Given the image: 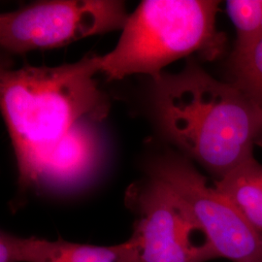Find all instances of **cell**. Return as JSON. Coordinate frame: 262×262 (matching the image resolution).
<instances>
[{
  "mask_svg": "<svg viewBox=\"0 0 262 262\" xmlns=\"http://www.w3.org/2000/svg\"><path fill=\"white\" fill-rule=\"evenodd\" d=\"M225 6L236 31L230 56H237L262 38V0H228Z\"/></svg>",
  "mask_w": 262,
  "mask_h": 262,
  "instance_id": "30bf717a",
  "label": "cell"
},
{
  "mask_svg": "<svg viewBox=\"0 0 262 262\" xmlns=\"http://www.w3.org/2000/svg\"><path fill=\"white\" fill-rule=\"evenodd\" d=\"M150 177L167 185L185 204L215 258L262 262V233L225 194L207 183L192 161L168 152L152 161Z\"/></svg>",
  "mask_w": 262,
  "mask_h": 262,
  "instance_id": "277c9868",
  "label": "cell"
},
{
  "mask_svg": "<svg viewBox=\"0 0 262 262\" xmlns=\"http://www.w3.org/2000/svg\"><path fill=\"white\" fill-rule=\"evenodd\" d=\"M230 82L262 107V38L229 59Z\"/></svg>",
  "mask_w": 262,
  "mask_h": 262,
  "instance_id": "8fae6325",
  "label": "cell"
},
{
  "mask_svg": "<svg viewBox=\"0 0 262 262\" xmlns=\"http://www.w3.org/2000/svg\"><path fill=\"white\" fill-rule=\"evenodd\" d=\"M98 56L56 67L3 69L1 109L19 168V184L35 185L43 163L80 122L102 121L109 101L94 75Z\"/></svg>",
  "mask_w": 262,
  "mask_h": 262,
  "instance_id": "7a4b0ae2",
  "label": "cell"
},
{
  "mask_svg": "<svg viewBox=\"0 0 262 262\" xmlns=\"http://www.w3.org/2000/svg\"><path fill=\"white\" fill-rule=\"evenodd\" d=\"M248 222L262 233V164L255 158L246 161L225 178L214 181Z\"/></svg>",
  "mask_w": 262,
  "mask_h": 262,
  "instance_id": "9c48e42d",
  "label": "cell"
},
{
  "mask_svg": "<svg viewBox=\"0 0 262 262\" xmlns=\"http://www.w3.org/2000/svg\"><path fill=\"white\" fill-rule=\"evenodd\" d=\"M126 203L135 215L129 238L134 262H208L215 259L187 207L160 180L129 187Z\"/></svg>",
  "mask_w": 262,
  "mask_h": 262,
  "instance_id": "8992f818",
  "label": "cell"
},
{
  "mask_svg": "<svg viewBox=\"0 0 262 262\" xmlns=\"http://www.w3.org/2000/svg\"><path fill=\"white\" fill-rule=\"evenodd\" d=\"M150 103L160 130L182 155L220 181L262 145V107L193 58L177 73L151 78Z\"/></svg>",
  "mask_w": 262,
  "mask_h": 262,
  "instance_id": "6da1fadb",
  "label": "cell"
},
{
  "mask_svg": "<svg viewBox=\"0 0 262 262\" xmlns=\"http://www.w3.org/2000/svg\"><path fill=\"white\" fill-rule=\"evenodd\" d=\"M220 1L145 0L128 16L112 51L98 56L99 72L110 80L133 74L150 78L171 62L196 54L222 56L225 35L216 28Z\"/></svg>",
  "mask_w": 262,
  "mask_h": 262,
  "instance_id": "3957f363",
  "label": "cell"
},
{
  "mask_svg": "<svg viewBox=\"0 0 262 262\" xmlns=\"http://www.w3.org/2000/svg\"><path fill=\"white\" fill-rule=\"evenodd\" d=\"M125 5L118 0L40 1L0 17V43L12 54L62 47L124 28Z\"/></svg>",
  "mask_w": 262,
  "mask_h": 262,
  "instance_id": "5b68a950",
  "label": "cell"
},
{
  "mask_svg": "<svg viewBox=\"0 0 262 262\" xmlns=\"http://www.w3.org/2000/svg\"><path fill=\"white\" fill-rule=\"evenodd\" d=\"M92 122H80L56 145L40 169L36 184L73 187L90 176L101 154L99 136Z\"/></svg>",
  "mask_w": 262,
  "mask_h": 262,
  "instance_id": "ba28073f",
  "label": "cell"
},
{
  "mask_svg": "<svg viewBox=\"0 0 262 262\" xmlns=\"http://www.w3.org/2000/svg\"><path fill=\"white\" fill-rule=\"evenodd\" d=\"M134 253L129 239L114 246H94L6 231L0 234V262H134Z\"/></svg>",
  "mask_w": 262,
  "mask_h": 262,
  "instance_id": "52a82bcc",
  "label": "cell"
}]
</instances>
